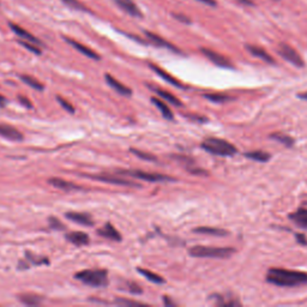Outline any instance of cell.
<instances>
[{"label": "cell", "instance_id": "7bdbcfd3", "mask_svg": "<svg viewBox=\"0 0 307 307\" xmlns=\"http://www.w3.org/2000/svg\"><path fill=\"white\" fill-rule=\"evenodd\" d=\"M296 239H299V241L300 244H302V245H307V240H306V238L303 235H301V234H296Z\"/></svg>", "mask_w": 307, "mask_h": 307}, {"label": "cell", "instance_id": "ba28073f", "mask_svg": "<svg viewBox=\"0 0 307 307\" xmlns=\"http://www.w3.org/2000/svg\"><path fill=\"white\" fill-rule=\"evenodd\" d=\"M201 52L211 61V63H214L215 65L223 67V69H233V64L230 63V60L228 58H226L225 55L217 53V52L215 51L209 50V48H201Z\"/></svg>", "mask_w": 307, "mask_h": 307}, {"label": "cell", "instance_id": "b9f144b4", "mask_svg": "<svg viewBox=\"0 0 307 307\" xmlns=\"http://www.w3.org/2000/svg\"><path fill=\"white\" fill-rule=\"evenodd\" d=\"M236 2H238L239 4L246 5V6H252V5H253V2H252V0H236Z\"/></svg>", "mask_w": 307, "mask_h": 307}, {"label": "cell", "instance_id": "cb8c5ba5", "mask_svg": "<svg viewBox=\"0 0 307 307\" xmlns=\"http://www.w3.org/2000/svg\"><path fill=\"white\" fill-rule=\"evenodd\" d=\"M151 102L160 109V112L162 113L165 119H168V120H172V119H173V112H172L170 107H168L165 102H162L161 100L158 99V97H151Z\"/></svg>", "mask_w": 307, "mask_h": 307}, {"label": "cell", "instance_id": "603a6c76", "mask_svg": "<svg viewBox=\"0 0 307 307\" xmlns=\"http://www.w3.org/2000/svg\"><path fill=\"white\" fill-rule=\"evenodd\" d=\"M18 300H20L21 302L26 303V305L35 306V305H40V303L44 301V296L38 295V294L34 293H24L18 295Z\"/></svg>", "mask_w": 307, "mask_h": 307}, {"label": "cell", "instance_id": "7a4b0ae2", "mask_svg": "<svg viewBox=\"0 0 307 307\" xmlns=\"http://www.w3.org/2000/svg\"><path fill=\"white\" fill-rule=\"evenodd\" d=\"M202 148L209 154H213L216 156H234L238 150L233 144L227 142L221 138H207L203 143H202Z\"/></svg>", "mask_w": 307, "mask_h": 307}, {"label": "cell", "instance_id": "836d02e7", "mask_svg": "<svg viewBox=\"0 0 307 307\" xmlns=\"http://www.w3.org/2000/svg\"><path fill=\"white\" fill-rule=\"evenodd\" d=\"M130 151L133 154V155H136L137 158L142 160H146V161H156V158L152 155V154L144 152L142 150H137V149H130Z\"/></svg>", "mask_w": 307, "mask_h": 307}, {"label": "cell", "instance_id": "d6a6232c", "mask_svg": "<svg viewBox=\"0 0 307 307\" xmlns=\"http://www.w3.org/2000/svg\"><path fill=\"white\" fill-rule=\"evenodd\" d=\"M204 97L215 103H223V102H227V101L232 100V97L230 96H227V95H221V94H208V95H204Z\"/></svg>", "mask_w": 307, "mask_h": 307}, {"label": "cell", "instance_id": "83f0119b", "mask_svg": "<svg viewBox=\"0 0 307 307\" xmlns=\"http://www.w3.org/2000/svg\"><path fill=\"white\" fill-rule=\"evenodd\" d=\"M137 271L139 272V274H142L144 277H145L146 280H149L150 282H154V283H165V278L162 277V276L155 274V272L150 271V270L138 268Z\"/></svg>", "mask_w": 307, "mask_h": 307}, {"label": "cell", "instance_id": "4316f807", "mask_svg": "<svg viewBox=\"0 0 307 307\" xmlns=\"http://www.w3.org/2000/svg\"><path fill=\"white\" fill-rule=\"evenodd\" d=\"M195 233H201V234H209V235H217V236H225L228 235V232L225 229L213 228V227H199L193 230Z\"/></svg>", "mask_w": 307, "mask_h": 307}, {"label": "cell", "instance_id": "4dcf8cb0", "mask_svg": "<svg viewBox=\"0 0 307 307\" xmlns=\"http://www.w3.org/2000/svg\"><path fill=\"white\" fill-rule=\"evenodd\" d=\"M18 44H20L21 46H23L24 48H27L28 51L29 52H32V53H34V54H36V55H40L42 53V51H41V48H40V46L39 45H36V44H33V42H30V41H27V40H18Z\"/></svg>", "mask_w": 307, "mask_h": 307}, {"label": "cell", "instance_id": "52a82bcc", "mask_svg": "<svg viewBox=\"0 0 307 307\" xmlns=\"http://www.w3.org/2000/svg\"><path fill=\"white\" fill-rule=\"evenodd\" d=\"M277 52L284 60H287L288 63L293 64L294 66L303 67V65H305V63H303L302 58L300 57V54L297 53V52L289 45L281 44L280 46H278Z\"/></svg>", "mask_w": 307, "mask_h": 307}, {"label": "cell", "instance_id": "8d00e7d4", "mask_svg": "<svg viewBox=\"0 0 307 307\" xmlns=\"http://www.w3.org/2000/svg\"><path fill=\"white\" fill-rule=\"evenodd\" d=\"M127 288H128V291H130V293H133V294H140L143 291L142 287H140L139 284L134 283V282H128Z\"/></svg>", "mask_w": 307, "mask_h": 307}, {"label": "cell", "instance_id": "f6af8a7d", "mask_svg": "<svg viewBox=\"0 0 307 307\" xmlns=\"http://www.w3.org/2000/svg\"><path fill=\"white\" fill-rule=\"evenodd\" d=\"M297 97H299V99H301V100L307 101V91H305V93L297 94Z\"/></svg>", "mask_w": 307, "mask_h": 307}, {"label": "cell", "instance_id": "1f68e13d", "mask_svg": "<svg viewBox=\"0 0 307 307\" xmlns=\"http://www.w3.org/2000/svg\"><path fill=\"white\" fill-rule=\"evenodd\" d=\"M61 2H63L64 4H66L67 6H70V8L75 9V10L91 12L90 9H88L87 6L83 4L82 2H79V0H61Z\"/></svg>", "mask_w": 307, "mask_h": 307}, {"label": "cell", "instance_id": "6da1fadb", "mask_svg": "<svg viewBox=\"0 0 307 307\" xmlns=\"http://www.w3.org/2000/svg\"><path fill=\"white\" fill-rule=\"evenodd\" d=\"M266 282L278 287H297L307 283V272L271 268L266 272Z\"/></svg>", "mask_w": 307, "mask_h": 307}, {"label": "cell", "instance_id": "74e56055", "mask_svg": "<svg viewBox=\"0 0 307 307\" xmlns=\"http://www.w3.org/2000/svg\"><path fill=\"white\" fill-rule=\"evenodd\" d=\"M173 17L176 18V20L179 21V22H183L185 24H190L191 23V20H190L189 17L185 16V15H181V14H173Z\"/></svg>", "mask_w": 307, "mask_h": 307}, {"label": "cell", "instance_id": "ab89813d", "mask_svg": "<svg viewBox=\"0 0 307 307\" xmlns=\"http://www.w3.org/2000/svg\"><path fill=\"white\" fill-rule=\"evenodd\" d=\"M116 302L120 303V305H144V303L139 301H132V300H124V299H118Z\"/></svg>", "mask_w": 307, "mask_h": 307}, {"label": "cell", "instance_id": "7c38bea8", "mask_svg": "<svg viewBox=\"0 0 307 307\" xmlns=\"http://www.w3.org/2000/svg\"><path fill=\"white\" fill-rule=\"evenodd\" d=\"M121 10H124L126 14L130 15L132 17L137 18H143L142 11L139 10V8L134 4L133 0H113Z\"/></svg>", "mask_w": 307, "mask_h": 307}, {"label": "cell", "instance_id": "277c9868", "mask_svg": "<svg viewBox=\"0 0 307 307\" xmlns=\"http://www.w3.org/2000/svg\"><path fill=\"white\" fill-rule=\"evenodd\" d=\"M190 256L196 258H229L235 253L234 248L230 247H210L193 246L189 251Z\"/></svg>", "mask_w": 307, "mask_h": 307}, {"label": "cell", "instance_id": "7402d4cb", "mask_svg": "<svg viewBox=\"0 0 307 307\" xmlns=\"http://www.w3.org/2000/svg\"><path fill=\"white\" fill-rule=\"evenodd\" d=\"M289 219L296 223L297 226L302 227V228H307V209H297L293 214L289 215Z\"/></svg>", "mask_w": 307, "mask_h": 307}, {"label": "cell", "instance_id": "484cf974", "mask_svg": "<svg viewBox=\"0 0 307 307\" xmlns=\"http://www.w3.org/2000/svg\"><path fill=\"white\" fill-rule=\"evenodd\" d=\"M244 155H245V158L251 159V160H253V161H257V162H266V161H269L270 158H271L269 152L262 151V150L248 151V152H245Z\"/></svg>", "mask_w": 307, "mask_h": 307}, {"label": "cell", "instance_id": "f546056e", "mask_svg": "<svg viewBox=\"0 0 307 307\" xmlns=\"http://www.w3.org/2000/svg\"><path fill=\"white\" fill-rule=\"evenodd\" d=\"M270 138L274 140H277V142H280L281 144H283L285 146H293L294 144V139L290 136H288V134H283V133H272Z\"/></svg>", "mask_w": 307, "mask_h": 307}, {"label": "cell", "instance_id": "4fadbf2b", "mask_svg": "<svg viewBox=\"0 0 307 307\" xmlns=\"http://www.w3.org/2000/svg\"><path fill=\"white\" fill-rule=\"evenodd\" d=\"M104 78H106L107 84H108L112 89H114L116 93H119L120 95H124V96H130V95L132 94V90L130 88L126 87L125 84H122V83L119 82L118 79H115L114 77H113L112 75H109V73H107Z\"/></svg>", "mask_w": 307, "mask_h": 307}, {"label": "cell", "instance_id": "60d3db41", "mask_svg": "<svg viewBox=\"0 0 307 307\" xmlns=\"http://www.w3.org/2000/svg\"><path fill=\"white\" fill-rule=\"evenodd\" d=\"M198 2L207 4L209 6H216V0H198Z\"/></svg>", "mask_w": 307, "mask_h": 307}, {"label": "cell", "instance_id": "9a60e30c", "mask_svg": "<svg viewBox=\"0 0 307 307\" xmlns=\"http://www.w3.org/2000/svg\"><path fill=\"white\" fill-rule=\"evenodd\" d=\"M0 137L10 140H22L23 134L17 128L6 124H0Z\"/></svg>", "mask_w": 307, "mask_h": 307}, {"label": "cell", "instance_id": "9c48e42d", "mask_svg": "<svg viewBox=\"0 0 307 307\" xmlns=\"http://www.w3.org/2000/svg\"><path fill=\"white\" fill-rule=\"evenodd\" d=\"M48 263H50V260H48L47 257L38 256V254L27 252L26 258H24V259H21L20 263H18V269L27 270L32 265H42V264H48Z\"/></svg>", "mask_w": 307, "mask_h": 307}, {"label": "cell", "instance_id": "8992f818", "mask_svg": "<svg viewBox=\"0 0 307 307\" xmlns=\"http://www.w3.org/2000/svg\"><path fill=\"white\" fill-rule=\"evenodd\" d=\"M83 177L89 178V179L102 181V183L113 184V185L140 187L139 184L133 183V181H130V180H126V179H122V178H118L115 176H112V174H83Z\"/></svg>", "mask_w": 307, "mask_h": 307}, {"label": "cell", "instance_id": "3957f363", "mask_svg": "<svg viewBox=\"0 0 307 307\" xmlns=\"http://www.w3.org/2000/svg\"><path fill=\"white\" fill-rule=\"evenodd\" d=\"M76 280L82 281L83 283L91 285V287L103 288L108 284V272L106 270H83L75 275Z\"/></svg>", "mask_w": 307, "mask_h": 307}, {"label": "cell", "instance_id": "5bb4252c", "mask_svg": "<svg viewBox=\"0 0 307 307\" xmlns=\"http://www.w3.org/2000/svg\"><path fill=\"white\" fill-rule=\"evenodd\" d=\"M10 28L12 29V32L16 34L17 36H20V38L22 39V40H27V41H30V42H33V44H36V45H39V46L44 45L41 42V40L36 38V36H34L33 34L28 32V30L23 29L22 27L17 26V24H15V23H10Z\"/></svg>", "mask_w": 307, "mask_h": 307}, {"label": "cell", "instance_id": "e575fe53", "mask_svg": "<svg viewBox=\"0 0 307 307\" xmlns=\"http://www.w3.org/2000/svg\"><path fill=\"white\" fill-rule=\"evenodd\" d=\"M57 100H58V102L61 104V107H63L64 109H66L67 112H70V113H75V108H73L72 104L70 103V102H67L65 99H63V97H61L60 95H58Z\"/></svg>", "mask_w": 307, "mask_h": 307}, {"label": "cell", "instance_id": "d6986e66", "mask_svg": "<svg viewBox=\"0 0 307 307\" xmlns=\"http://www.w3.org/2000/svg\"><path fill=\"white\" fill-rule=\"evenodd\" d=\"M48 184L52 186L57 187V189L64 190V191H70V190H81V186H77L75 184L70 183V181L61 179V178H51L48 179Z\"/></svg>", "mask_w": 307, "mask_h": 307}, {"label": "cell", "instance_id": "ffe728a7", "mask_svg": "<svg viewBox=\"0 0 307 307\" xmlns=\"http://www.w3.org/2000/svg\"><path fill=\"white\" fill-rule=\"evenodd\" d=\"M66 240L73 245H77V246H81V245L89 244L90 239H89L88 234L83 232H71L66 234Z\"/></svg>", "mask_w": 307, "mask_h": 307}, {"label": "cell", "instance_id": "8fae6325", "mask_svg": "<svg viewBox=\"0 0 307 307\" xmlns=\"http://www.w3.org/2000/svg\"><path fill=\"white\" fill-rule=\"evenodd\" d=\"M144 34H145L146 39H148L152 45L158 46V47H161V48H167V50L176 52V53H180L179 48H177L173 44H171V42H168L167 40L161 38V36L158 35V34L151 33V32H144Z\"/></svg>", "mask_w": 307, "mask_h": 307}, {"label": "cell", "instance_id": "44dd1931", "mask_svg": "<svg viewBox=\"0 0 307 307\" xmlns=\"http://www.w3.org/2000/svg\"><path fill=\"white\" fill-rule=\"evenodd\" d=\"M149 66H150V69H151L154 72H156V73H158V75H159L160 77H161L162 79H165V81L170 83V84L176 85V87H178V88H184V85L181 84V83H180L179 81H177V79L174 78L173 76L170 75V73H167V72H166L165 70H162L161 67H160V66L155 65V64H149Z\"/></svg>", "mask_w": 307, "mask_h": 307}, {"label": "cell", "instance_id": "e0dca14e", "mask_svg": "<svg viewBox=\"0 0 307 307\" xmlns=\"http://www.w3.org/2000/svg\"><path fill=\"white\" fill-rule=\"evenodd\" d=\"M65 216L69 220L73 221V222L78 223V225H82V226H93L94 225L93 219H91L90 215H88V214L73 213V211H70V213H66Z\"/></svg>", "mask_w": 307, "mask_h": 307}, {"label": "cell", "instance_id": "d4e9b609", "mask_svg": "<svg viewBox=\"0 0 307 307\" xmlns=\"http://www.w3.org/2000/svg\"><path fill=\"white\" fill-rule=\"evenodd\" d=\"M152 90L155 91V93L158 94L160 97H162V99H165L166 101H168V102H170V103L174 104V106H177V107L183 106L181 101L178 99V97L174 96V95L172 94V93H168V91L162 90V89H155V88H152Z\"/></svg>", "mask_w": 307, "mask_h": 307}, {"label": "cell", "instance_id": "5b68a950", "mask_svg": "<svg viewBox=\"0 0 307 307\" xmlns=\"http://www.w3.org/2000/svg\"><path fill=\"white\" fill-rule=\"evenodd\" d=\"M118 173L124 174V176H128L134 178V179H140L150 181V183H166V181H176V179L172 177L164 176V174L159 173H148V172L139 171V170H120Z\"/></svg>", "mask_w": 307, "mask_h": 307}, {"label": "cell", "instance_id": "30bf717a", "mask_svg": "<svg viewBox=\"0 0 307 307\" xmlns=\"http://www.w3.org/2000/svg\"><path fill=\"white\" fill-rule=\"evenodd\" d=\"M64 40L69 44L70 46H72L75 50H77L79 52V53H82L83 55H85V57L90 58V59H94V60H100V55L96 53V52L91 50V48L87 47L85 45L81 44V42L76 41V40H73L71 38H67V36H64Z\"/></svg>", "mask_w": 307, "mask_h": 307}, {"label": "cell", "instance_id": "2e32d148", "mask_svg": "<svg viewBox=\"0 0 307 307\" xmlns=\"http://www.w3.org/2000/svg\"><path fill=\"white\" fill-rule=\"evenodd\" d=\"M97 234L103 236V238L109 239L113 241H121V234L116 230V228L110 223H106L102 228L97 230Z\"/></svg>", "mask_w": 307, "mask_h": 307}, {"label": "cell", "instance_id": "d590c367", "mask_svg": "<svg viewBox=\"0 0 307 307\" xmlns=\"http://www.w3.org/2000/svg\"><path fill=\"white\" fill-rule=\"evenodd\" d=\"M48 223H50L51 228L53 229H58V230L65 229V226H64L57 217H50V219H48Z\"/></svg>", "mask_w": 307, "mask_h": 307}, {"label": "cell", "instance_id": "ee69618b", "mask_svg": "<svg viewBox=\"0 0 307 307\" xmlns=\"http://www.w3.org/2000/svg\"><path fill=\"white\" fill-rule=\"evenodd\" d=\"M6 102H8V101H6L5 97L3 96V95H0V107H5Z\"/></svg>", "mask_w": 307, "mask_h": 307}, {"label": "cell", "instance_id": "f35d334b", "mask_svg": "<svg viewBox=\"0 0 307 307\" xmlns=\"http://www.w3.org/2000/svg\"><path fill=\"white\" fill-rule=\"evenodd\" d=\"M18 100H20V102L23 104L24 107H26V108H28V109H30V108H33V103L30 102L29 100L27 99L26 96H22V95H20V96H18Z\"/></svg>", "mask_w": 307, "mask_h": 307}, {"label": "cell", "instance_id": "ac0fdd59", "mask_svg": "<svg viewBox=\"0 0 307 307\" xmlns=\"http://www.w3.org/2000/svg\"><path fill=\"white\" fill-rule=\"evenodd\" d=\"M246 50L250 52L251 54L253 55V57L259 58V59H262L265 61V63L268 64H275L274 58L271 57L269 53H266L265 51L263 50V48L258 47V46H252V45H247L246 46Z\"/></svg>", "mask_w": 307, "mask_h": 307}, {"label": "cell", "instance_id": "f1b7e54d", "mask_svg": "<svg viewBox=\"0 0 307 307\" xmlns=\"http://www.w3.org/2000/svg\"><path fill=\"white\" fill-rule=\"evenodd\" d=\"M21 79H22V81L26 83V84L29 85L30 88L35 89V90H39V91L44 90V85H42V83L39 82L38 79L34 78V77H32V76L22 75V76H21Z\"/></svg>", "mask_w": 307, "mask_h": 307}, {"label": "cell", "instance_id": "bcb514c9", "mask_svg": "<svg viewBox=\"0 0 307 307\" xmlns=\"http://www.w3.org/2000/svg\"><path fill=\"white\" fill-rule=\"evenodd\" d=\"M165 303H166V305H173V306L176 305V303H174L173 301H171V300L168 299L167 296H165Z\"/></svg>", "mask_w": 307, "mask_h": 307}]
</instances>
